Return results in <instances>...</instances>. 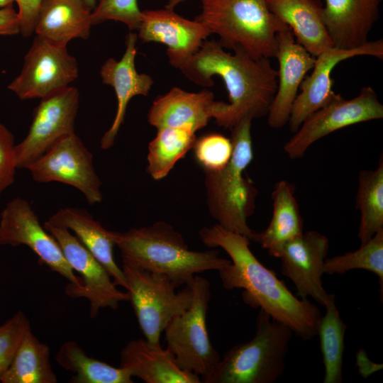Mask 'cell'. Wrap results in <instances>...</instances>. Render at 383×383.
<instances>
[{
	"instance_id": "cell-1",
	"label": "cell",
	"mask_w": 383,
	"mask_h": 383,
	"mask_svg": "<svg viewBox=\"0 0 383 383\" xmlns=\"http://www.w3.org/2000/svg\"><path fill=\"white\" fill-rule=\"evenodd\" d=\"M199 234L205 245L221 248L231 257V263L218 270L226 289H243L247 304L260 307L304 340L317 335L321 317L318 306L293 294L273 270L264 266L252 252L248 238L218 223L202 228Z\"/></svg>"
},
{
	"instance_id": "cell-2",
	"label": "cell",
	"mask_w": 383,
	"mask_h": 383,
	"mask_svg": "<svg viewBox=\"0 0 383 383\" xmlns=\"http://www.w3.org/2000/svg\"><path fill=\"white\" fill-rule=\"evenodd\" d=\"M233 50V54L227 52L218 42L205 40L179 68L201 87L213 86V76L223 79L229 103L216 101L212 118L230 130L244 118L252 120L267 115L277 87V71L270 58H254L240 48Z\"/></svg>"
},
{
	"instance_id": "cell-3",
	"label": "cell",
	"mask_w": 383,
	"mask_h": 383,
	"mask_svg": "<svg viewBox=\"0 0 383 383\" xmlns=\"http://www.w3.org/2000/svg\"><path fill=\"white\" fill-rule=\"evenodd\" d=\"M113 240L123 264L164 274L176 289L189 284L196 274L218 271L231 263L216 250H190L182 235L162 221L126 232L113 231Z\"/></svg>"
},
{
	"instance_id": "cell-4",
	"label": "cell",
	"mask_w": 383,
	"mask_h": 383,
	"mask_svg": "<svg viewBox=\"0 0 383 383\" xmlns=\"http://www.w3.org/2000/svg\"><path fill=\"white\" fill-rule=\"evenodd\" d=\"M252 121L244 118L231 129L233 153L226 167L218 171L204 170L210 214L225 229L249 240L254 231L247 220L254 213L258 192L253 182L243 175L253 158Z\"/></svg>"
},
{
	"instance_id": "cell-5",
	"label": "cell",
	"mask_w": 383,
	"mask_h": 383,
	"mask_svg": "<svg viewBox=\"0 0 383 383\" xmlns=\"http://www.w3.org/2000/svg\"><path fill=\"white\" fill-rule=\"evenodd\" d=\"M195 18L219 36L224 48H240L254 58L275 57L277 35L287 26L267 0H200Z\"/></svg>"
},
{
	"instance_id": "cell-6",
	"label": "cell",
	"mask_w": 383,
	"mask_h": 383,
	"mask_svg": "<svg viewBox=\"0 0 383 383\" xmlns=\"http://www.w3.org/2000/svg\"><path fill=\"white\" fill-rule=\"evenodd\" d=\"M253 338L227 351L205 383H274L285 370L294 334L287 325L260 309Z\"/></svg>"
},
{
	"instance_id": "cell-7",
	"label": "cell",
	"mask_w": 383,
	"mask_h": 383,
	"mask_svg": "<svg viewBox=\"0 0 383 383\" xmlns=\"http://www.w3.org/2000/svg\"><path fill=\"white\" fill-rule=\"evenodd\" d=\"M126 290L140 328L150 345L159 347L160 335L171 320L192 304L190 284L176 292L165 275L123 264Z\"/></svg>"
},
{
	"instance_id": "cell-8",
	"label": "cell",
	"mask_w": 383,
	"mask_h": 383,
	"mask_svg": "<svg viewBox=\"0 0 383 383\" xmlns=\"http://www.w3.org/2000/svg\"><path fill=\"white\" fill-rule=\"evenodd\" d=\"M189 284L193 290L192 303L171 320L164 330L165 337L167 348L177 365L182 370L201 376L204 382L221 357L211 345L206 328L210 283L206 278L195 275Z\"/></svg>"
},
{
	"instance_id": "cell-9",
	"label": "cell",
	"mask_w": 383,
	"mask_h": 383,
	"mask_svg": "<svg viewBox=\"0 0 383 383\" xmlns=\"http://www.w3.org/2000/svg\"><path fill=\"white\" fill-rule=\"evenodd\" d=\"M383 118V105L371 87H362L350 99L335 94L325 106L306 118L284 145L290 159L301 158L316 141L341 128Z\"/></svg>"
},
{
	"instance_id": "cell-10",
	"label": "cell",
	"mask_w": 383,
	"mask_h": 383,
	"mask_svg": "<svg viewBox=\"0 0 383 383\" xmlns=\"http://www.w3.org/2000/svg\"><path fill=\"white\" fill-rule=\"evenodd\" d=\"M78 72L77 60L67 46L36 35L20 74L8 89L21 100L43 99L68 87Z\"/></svg>"
},
{
	"instance_id": "cell-11",
	"label": "cell",
	"mask_w": 383,
	"mask_h": 383,
	"mask_svg": "<svg viewBox=\"0 0 383 383\" xmlns=\"http://www.w3.org/2000/svg\"><path fill=\"white\" fill-rule=\"evenodd\" d=\"M79 102L78 89L70 86L40 99L27 135L15 145L17 169H27L57 142L75 133Z\"/></svg>"
},
{
	"instance_id": "cell-12",
	"label": "cell",
	"mask_w": 383,
	"mask_h": 383,
	"mask_svg": "<svg viewBox=\"0 0 383 383\" xmlns=\"http://www.w3.org/2000/svg\"><path fill=\"white\" fill-rule=\"evenodd\" d=\"M26 170L37 182H57L74 187L90 205L103 199L93 155L75 133L57 142Z\"/></svg>"
},
{
	"instance_id": "cell-13",
	"label": "cell",
	"mask_w": 383,
	"mask_h": 383,
	"mask_svg": "<svg viewBox=\"0 0 383 383\" xmlns=\"http://www.w3.org/2000/svg\"><path fill=\"white\" fill-rule=\"evenodd\" d=\"M45 229L57 241L66 260L82 277V284L69 283L65 292L73 298H86L90 304V316L94 318L101 309H116L121 301L129 300L127 292L117 289L104 267L67 228L45 222Z\"/></svg>"
},
{
	"instance_id": "cell-14",
	"label": "cell",
	"mask_w": 383,
	"mask_h": 383,
	"mask_svg": "<svg viewBox=\"0 0 383 383\" xmlns=\"http://www.w3.org/2000/svg\"><path fill=\"white\" fill-rule=\"evenodd\" d=\"M0 245L28 247L52 271L80 287L57 241L41 226L30 204L21 197L9 201L0 213Z\"/></svg>"
},
{
	"instance_id": "cell-15",
	"label": "cell",
	"mask_w": 383,
	"mask_h": 383,
	"mask_svg": "<svg viewBox=\"0 0 383 383\" xmlns=\"http://www.w3.org/2000/svg\"><path fill=\"white\" fill-rule=\"evenodd\" d=\"M328 250L326 235L309 231L287 242L277 257L282 273L293 282L297 296L302 299L310 296L325 308L335 301V296L326 292L322 282Z\"/></svg>"
},
{
	"instance_id": "cell-16",
	"label": "cell",
	"mask_w": 383,
	"mask_h": 383,
	"mask_svg": "<svg viewBox=\"0 0 383 383\" xmlns=\"http://www.w3.org/2000/svg\"><path fill=\"white\" fill-rule=\"evenodd\" d=\"M360 55L382 60V39L368 41L352 50L333 47L316 57L312 72L302 81L301 92L297 94L292 105L287 123L291 132L295 133L306 118L325 106L335 96L331 78V72L335 67L342 61Z\"/></svg>"
},
{
	"instance_id": "cell-17",
	"label": "cell",
	"mask_w": 383,
	"mask_h": 383,
	"mask_svg": "<svg viewBox=\"0 0 383 383\" xmlns=\"http://www.w3.org/2000/svg\"><path fill=\"white\" fill-rule=\"evenodd\" d=\"M137 30L138 38L143 43L165 45L169 62L177 69L192 57L212 34L197 20H189L166 8L143 11Z\"/></svg>"
},
{
	"instance_id": "cell-18",
	"label": "cell",
	"mask_w": 383,
	"mask_h": 383,
	"mask_svg": "<svg viewBox=\"0 0 383 383\" xmlns=\"http://www.w3.org/2000/svg\"><path fill=\"white\" fill-rule=\"evenodd\" d=\"M275 57L279 62L277 87L267 123L272 128L279 129L288 123L298 89L306 73L312 70L316 57L295 40L289 26L277 35Z\"/></svg>"
},
{
	"instance_id": "cell-19",
	"label": "cell",
	"mask_w": 383,
	"mask_h": 383,
	"mask_svg": "<svg viewBox=\"0 0 383 383\" xmlns=\"http://www.w3.org/2000/svg\"><path fill=\"white\" fill-rule=\"evenodd\" d=\"M137 40V34L131 31L126 38V50L122 57L119 60L109 58L99 71L103 84L113 88L117 99L113 123L101 139L100 147L103 150H108L113 145L131 99L138 95L147 96L154 83L150 75L138 73L136 70Z\"/></svg>"
},
{
	"instance_id": "cell-20",
	"label": "cell",
	"mask_w": 383,
	"mask_h": 383,
	"mask_svg": "<svg viewBox=\"0 0 383 383\" xmlns=\"http://www.w3.org/2000/svg\"><path fill=\"white\" fill-rule=\"evenodd\" d=\"M382 1L325 0L323 20L334 47L352 50L367 43Z\"/></svg>"
},
{
	"instance_id": "cell-21",
	"label": "cell",
	"mask_w": 383,
	"mask_h": 383,
	"mask_svg": "<svg viewBox=\"0 0 383 383\" xmlns=\"http://www.w3.org/2000/svg\"><path fill=\"white\" fill-rule=\"evenodd\" d=\"M215 102L214 94L209 90L188 92L173 87L152 102L148 120L156 128H176L196 133L212 118Z\"/></svg>"
},
{
	"instance_id": "cell-22",
	"label": "cell",
	"mask_w": 383,
	"mask_h": 383,
	"mask_svg": "<svg viewBox=\"0 0 383 383\" xmlns=\"http://www.w3.org/2000/svg\"><path fill=\"white\" fill-rule=\"evenodd\" d=\"M120 367L146 383H199V375L182 370L171 351L145 339L131 340L120 353Z\"/></svg>"
},
{
	"instance_id": "cell-23",
	"label": "cell",
	"mask_w": 383,
	"mask_h": 383,
	"mask_svg": "<svg viewBox=\"0 0 383 383\" xmlns=\"http://www.w3.org/2000/svg\"><path fill=\"white\" fill-rule=\"evenodd\" d=\"M46 222L73 231L79 240L107 270L114 284L126 289L123 270L117 265L113 257V231L104 228L87 210L75 207L60 209Z\"/></svg>"
},
{
	"instance_id": "cell-24",
	"label": "cell",
	"mask_w": 383,
	"mask_h": 383,
	"mask_svg": "<svg viewBox=\"0 0 383 383\" xmlns=\"http://www.w3.org/2000/svg\"><path fill=\"white\" fill-rule=\"evenodd\" d=\"M270 10L289 27L296 41L313 57L334 45L319 0H267Z\"/></svg>"
},
{
	"instance_id": "cell-25",
	"label": "cell",
	"mask_w": 383,
	"mask_h": 383,
	"mask_svg": "<svg viewBox=\"0 0 383 383\" xmlns=\"http://www.w3.org/2000/svg\"><path fill=\"white\" fill-rule=\"evenodd\" d=\"M91 10L83 0H43L36 20V35L67 46L72 39L89 36Z\"/></svg>"
},
{
	"instance_id": "cell-26",
	"label": "cell",
	"mask_w": 383,
	"mask_h": 383,
	"mask_svg": "<svg viewBox=\"0 0 383 383\" xmlns=\"http://www.w3.org/2000/svg\"><path fill=\"white\" fill-rule=\"evenodd\" d=\"M295 186L287 180L276 183L271 194L272 215L268 226L261 232L253 231L250 240L267 250L270 256L278 257L283 246L301 235L303 218L295 197Z\"/></svg>"
},
{
	"instance_id": "cell-27",
	"label": "cell",
	"mask_w": 383,
	"mask_h": 383,
	"mask_svg": "<svg viewBox=\"0 0 383 383\" xmlns=\"http://www.w3.org/2000/svg\"><path fill=\"white\" fill-rule=\"evenodd\" d=\"M50 362V348L30 329L24 335L1 383H56Z\"/></svg>"
},
{
	"instance_id": "cell-28",
	"label": "cell",
	"mask_w": 383,
	"mask_h": 383,
	"mask_svg": "<svg viewBox=\"0 0 383 383\" xmlns=\"http://www.w3.org/2000/svg\"><path fill=\"white\" fill-rule=\"evenodd\" d=\"M56 361L64 370L72 372L73 383H133L132 376L122 367H114L86 355L74 341L61 345Z\"/></svg>"
},
{
	"instance_id": "cell-29",
	"label": "cell",
	"mask_w": 383,
	"mask_h": 383,
	"mask_svg": "<svg viewBox=\"0 0 383 383\" xmlns=\"http://www.w3.org/2000/svg\"><path fill=\"white\" fill-rule=\"evenodd\" d=\"M355 207L361 214L357 237L362 244L383 228L382 155L375 170L359 172Z\"/></svg>"
},
{
	"instance_id": "cell-30",
	"label": "cell",
	"mask_w": 383,
	"mask_h": 383,
	"mask_svg": "<svg viewBox=\"0 0 383 383\" xmlns=\"http://www.w3.org/2000/svg\"><path fill=\"white\" fill-rule=\"evenodd\" d=\"M148 145L147 172L155 180L165 178L196 140V133L188 130L164 127L157 128Z\"/></svg>"
},
{
	"instance_id": "cell-31",
	"label": "cell",
	"mask_w": 383,
	"mask_h": 383,
	"mask_svg": "<svg viewBox=\"0 0 383 383\" xmlns=\"http://www.w3.org/2000/svg\"><path fill=\"white\" fill-rule=\"evenodd\" d=\"M317 328L324 366L323 383H341L343 355L347 326L340 318L335 301L326 307Z\"/></svg>"
},
{
	"instance_id": "cell-32",
	"label": "cell",
	"mask_w": 383,
	"mask_h": 383,
	"mask_svg": "<svg viewBox=\"0 0 383 383\" xmlns=\"http://www.w3.org/2000/svg\"><path fill=\"white\" fill-rule=\"evenodd\" d=\"M371 272L378 277L379 292L383 291V228L355 251L326 258L324 273L343 274L351 270Z\"/></svg>"
},
{
	"instance_id": "cell-33",
	"label": "cell",
	"mask_w": 383,
	"mask_h": 383,
	"mask_svg": "<svg viewBox=\"0 0 383 383\" xmlns=\"http://www.w3.org/2000/svg\"><path fill=\"white\" fill-rule=\"evenodd\" d=\"M192 149L204 171H218L228 163L233 144L231 139L221 134L211 133L196 138Z\"/></svg>"
},
{
	"instance_id": "cell-34",
	"label": "cell",
	"mask_w": 383,
	"mask_h": 383,
	"mask_svg": "<svg viewBox=\"0 0 383 383\" xmlns=\"http://www.w3.org/2000/svg\"><path fill=\"white\" fill-rule=\"evenodd\" d=\"M141 16L137 0H99L91 11V20L92 26L109 20L120 21L134 31L139 27Z\"/></svg>"
},
{
	"instance_id": "cell-35",
	"label": "cell",
	"mask_w": 383,
	"mask_h": 383,
	"mask_svg": "<svg viewBox=\"0 0 383 383\" xmlns=\"http://www.w3.org/2000/svg\"><path fill=\"white\" fill-rule=\"evenodd\" d=\"M30 329V323L21 311L0 325V378L9 368L22 339Z\"/></svg>"
},
{
	"instance_id": "cell-36",
	"label": "cell",
	"mask_w": 383,
	"mask_h": 383,
	"mask_svg": "<svg viewBox=\"0 0 383 383\" xmlns=\"http://www.w3.org/2000/svg\"><path fill=\"white\" fill-rule=\"evenodd\" d=\"M14 136L0 123V196L15 182Z\"/></svg>"
},
{
	"instance_id": "cell-37",
	"label": "cell",
	"mask_w": 383,
	"mask_h": 383,
	"mask_svg": "<svg viewBox=\"0 0 383 383\" xmlns=\"http://www.w3.org/2000/svg\"><path fill=\"white\" fill-rule=\"evenodd\" d=\"M18 6L20 33L29 37L34 33L38 12L43 0H13Z\"/></svg>"
},
{
	"instance_id": "cell-38",
	"label": "cell",
	"mask_w": 383,
	"mask_h": 383,
	"mask_svg": "<svg viewBox=\"0 0 383 383\" xmlns=\"http://www.w3.org/2000/svg\"><path fill=\"white\" fill-rule=\"evenodd\" d=\"M20 33L17 11L12 6L0 9V35H13Z\"/></svg>"
},
{
	"instance_id": "cell-39",
	"label": "cell",
	"mask_w": 383,
	"mask_h": 383,
	"mask_svg": "<svg viewBox=\"0 0 383 383\" xmlns=\"http://www.w3.org/2000/svg\"><path fill=\"white\" fill-rule=\"evenodd\" d=\"M187 0H168L165 8L174 10L175 6Z\"/></svg>"
},
{
	"instance_id": "cell-40",
	"label": "cell",
	"mask_w": 383,
	"mask_h": 383,
	"mask_svg": "<svg viewBox=\"0 0 383 383\" xmlns=\"http://www.w3.org/2000/svg\"><path fill=\"white\" fill-rule=\"evenodd\" d=\"M13 0H0V9L12 6Z\"/></svg>"
},
{
	"instance_id": "cell-41",
	"label": "cell",
	"mask_w": 383,
	"mask_h": 383,
	"mask_svg": "<svg viewBox=\"0 0 383 383\" xmlns=\"http://www.w3.org/2000/svg\"><path fill=\"white\" fill-rule=\"evenodd\" d=\"M85 4L88 6V7L92 11L96 5V0H83Z\"/></svg>"
}]
</instances>
